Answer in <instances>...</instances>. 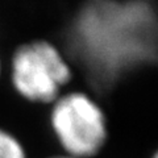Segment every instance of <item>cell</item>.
<instances>
[{
    "label": "cell",
    "mask_w": 158,
    "mask_h": 158,
    "mask_svg": "<svg viewBox=\"0 0 158 158\" xmlns=\"http://www.w3.org/2000/svg\"><path fill=\"white\" fill-rule=\"evenodd\" d=\"M73 42L98 81L111 82L156 53V17L146 0H88L75 19Z\"/></svg>",
    "instance_id": "1"
},
{
    "label": "cell",
    "mask_w": 158,
    "mask_h": 158,
    "mask_svg": "<svg viewBox=\"0 0 158 158\" xmlns=\"http://www.w3.org/2000/svg\"><path fill=\"white\" fill-rule=\"evenodd\" d=\"M0 158H27L21 144L3 129H0Z\"/></svg>",
    "instance_id": "4"
},
{
    "label": "cell",
    "mask_w": 158,
    "mask_h": 158,
    "mask_svg": "<svg viewBox=\"0 0 158 158\" xmlns=\"http://www.w3.org/2000/svg\"><path fill=\"white\" fill-rule=\"evenodd\" d=\"M52 125L58 141L73 158L95 156L107 140L104 113L81 92L57 99L52 111Z\"/></svg>",
    "instance_id": "2"
},
{
    "label": "cell",
    "mask_w": 158,
    "mask_h": 158,
    "mask_svg": "<svg viewBox=\"0 0 158 158\" xmlns=\"http://www.w3.org/2000/svg\"><path fill=\"white\" fill-rule=\"evenodd\" d=\"M71 70L56 48L46 41L20 46L12 59V82L28 100L50 103L70 81Z\"/></svg>",
    "instance_id": "3"
},
{
    "label": "cell",
    "mask_w": 158,
    "mask_h": 158,
    "mask_svg": "<svg viewBox=\"0 0 158 158\" xmlns=\"http://www.w3.org/2000/svg\"><path fill=\"white\" fill-rule=\"evenodd\" d=\"M53 158H73V157H70V156H65V157L61 156V157H53Z\"/></svg>",
    "instance_id": "5"
}]
</instances>
